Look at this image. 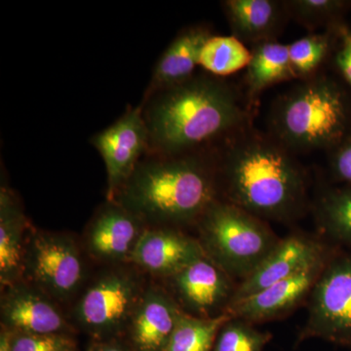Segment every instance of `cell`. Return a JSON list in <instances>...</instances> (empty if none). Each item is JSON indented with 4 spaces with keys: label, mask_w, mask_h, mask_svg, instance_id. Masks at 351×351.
<instances>
[{
    "label": "cell",
    "mask_w": 351,
    "mask_h": 351,
    "mask_svg": "<svg viewBox=\"0 0 351 351\" xmlns=\"http://www.w3.org/2000/svg\"><path fill=\"white\" fill-rule=\"evenodd\" d=\"M212 152L219 199L263 221L290 223L308 207L306 173L295 154L249 126Z\"/></svg>",
    "instance_id": "cell-1"
},
{
    "label": "cell",
    "mask_w": 351,
    "mask_h": 351,
    "mask_svg": "<svg viewBox=\"0 0 351 351\" xmlns=\"http://www.w3.org/2000/svg\"><path fill=\"white\" fill-rule=\"evenodd\" d=\"M217 76H193L154 95L144 113L149 147L158 156L201 152L251 126V108ZM247 101V100H246Z\"/></svg>",
    "instance_id": "cell-2"
},
{
    "label": "cell",
    "mask_w": 351,
    "mask_h": 351,
    "mask_svg": "<svg viewBox=\"0 0 351 351\" xmlns=\"http://www.w3.org/2000/svg\"><path fill=\"white\" fill-rule=\"evenodd\" d=\"M217 199L213 156L196 152L138 163L113 202L144 223L175 228L197 223Z\"/></svg>",
    "instance_id": "cell-3"
},
{
    "label": "cell",
    "mask_w": 351,
    "mask_h": 351,
    "mask_svg": "<svg viewBox=\"0 0 351 351\" xmlns=\"http://www.w3.org/2000/svg\"><path fill=\"white\" fill-rule=\"evenodd\" d=\"M269 122V135L292 154L329 152L351 131V92L321 73L279 96Z\"/></svg>",
    "instance_id": "cell-4"
},
{
    "label": "cell",
    "mask_w": 351,
    "mask_h": 351,
    "mask_svg": "<svg viewBox=\"0 0 351 351\" xmlns=\"http://www.w3.org/2000/svg\"><path fill=\"white\" fill-rule=\"evenodd\" d=\"M196 223L205 255L240 282L281 240L265 221L221 199L214 201Z\"/></svg>",
    "instance_id": "cell-5"
},
{
    "label": "cell",
    "mask_w": 351,
    "mask_h": 351,
    "mask_svg": "<svg viewBox=\"0 0 351 351\" xmlns=\"http://www.w3.org/2000/svg\"><path fill=\"white\" fill-rule=\"evenodd\" d=\"M145 289L140 274L123 265L101 272L73 307L75 326L93 339L122 338Z\"/></svg>",
    "instance_id": "cell-6"
},
{
    "label": "cell",
    "mask_w": 351,
    "mask_h": 351,
    "mask_svg": "<svg viewBox=\"0 0 351 351\" xmlns=\"http://www.w3.org/2000/svg\"><path fill=\"white\" fill-rule=\"evenodd\" d=\"M314 338L351 348V250L335 252L309 295L297 343Z\"/></svg>",
    "instance_id": "cell-7"
},
{
    "label": "cell",
    "mask_w": 351,
    "mask_h": 351,
    "mask_svg": "<svg viewBox=\"0 0 351 351\" xmlns=\"http://www.w3.org/2000/svg\"><path fill=\"white\" fill-rule=\"evenodd\" d=\"M85 279V265L75 240L68 235L34 232L27 240L24 280L57 302L75 297Z\"/></svg>",
    "instance_id": "cell-8"
},
{
    "label": "cell",
    "mask_w": 351,
    "mask_h": 351,
    "mask_svg": "<svg viewBox=\"0 0 351 351\" xmlns=\"http://www.w3.org/2000/svg\"><path fill=\"white\" fill-rule=\"evenodd\" d=\"M338 249L321 237L318 239L301 232L288 235L279 241L250 276L239 282L228 309L309 265L329 258Z\"/></svg>",
    "instance_id": "cell-9"
},
{
    "label": "cell",
    "mask_w": 351,
    "mask_h": 351,
    "mask_svg": "<svg viewBox=\"0 0 351 351\" xmlns=\"http://www.w3.org/2000/svg\"><path fill=\"white\" fill-rule=\"evenodd\" d=\"M92 144L105 162L108 199L113 201L149 147V130L142 108L128 110L112 125L97 134Z\"/></svg>",
    "instance_id": "cell-10"
},
{
    "label": "cell",
    "mask_w": 351,
    "mask_h": 351,
    "mask_svg": "<svg viewBox=\"0 0 351 351\" xmlns=\"http://www.w3.org/2000/svg\"><path fill=\"white\" fill-rule=\"evenodd\" d=\"M169 279L182 311L197 317L226 313L237 288L234 279L206 255Z\"/></svg>",
    "instance_id": "cell-11"
},
{
    "label": "cell",
    "mask_w": 351,
    "mask_h": 351,
    "mask_svg": "<svg viewBox=\"0 0 351 351\" xmlns=\"http://www.w3.org/2000/svg\"><path fill=\"white\" fill-rule=\"evenodd\" d=\"M1 327L24 334H71L73 328L49 295L27 280L3 288Z\"/></svg>",
    "instance_id": "cell-12"
},
{
    "label": "cell",
    "mask_w": 351,
    "mask_h": 351,
    "mask_svg": "<svg viewBox=\"0 0 351 351\" xmlns=\"http://www.w3.org/2000/svg\"><path fill=\"white\" fill-rule=\"evenodd\" d=\"M332 256L230 307L226 313L254 325L283 317L308 300Z\"/></svg>",
    "instance_id": "cell-13"
},
{
    "label": "cell",
    "mask_w": 351,
    "mask_h": 351,
    "mask_svg": "<svg viewBox=\"0 0 351 351\" xmlns=\"http://www.w3.org/2000/svg\"><path fill=\"white\" fill-rule=\"evenodd\" d=\"M205 256L199 240L170 226L145 228L130 263L152 276L170 277Z\"/></svg>",
    "instance_id": "cell-14"
},
{
    "label": "cell",
    "mask_w": 351,
    "mask_h": 351,
    "mask_svg": "<svg viewBox=\"0 0 351 351\" xmlns=\"http://www.w3.org/2000/svg\"><path fill=\"white\" fill-rule=\"evenodd\" d=\"M145 223L119 203L110 201L90 223L85 237L88 253L110 263H130Z\"/></svg>",
    "instance_id": "cell-15"
},
{
    "label": "cell",
    "mask_w": 351,
    "mask_h": 351,
    "mask_svg": "<svg viewBox=\"0 0 351 351\" xmlns=\"http://www.w3.org/2000/svg\"><path fill=\"white\" fill-rule=\"evenodd\" d=\"M182 308L174 295L156 286L145 289L123 338L135 351H164Z\"/></svg>",
    "instance_id": "cell-16"
},
{
    "label": "cell",
    "mask_w": 351,
    "mask_h": 351,
    "mask_svg": "<svg viewBox=\"0 0 351 351\" xmlns=\"http://www.w3.org/2000/svg\"><path fill=\"white\" fill-rule=\"evenodd\" d=\"M223 7L232 36L252 46L277 40L290 19L285 1L226 0Z\"/></svg>",
    "instance_id": "cell-17"
},
{
    "label": "cell",
    "mask_w": 351,
    "mask_h": 351,
    "mask_svg": "<svg viewBox=\"0 0 351 351\" xmlns=\"http://www.w3.org/2000/svg\"><path fill=\"white\" fill-rule=\"evenodd\" d=\"M27 219L11 189H0V283L6 288L24 280Z\"/></svg>",
    "instance_id": "cell-18"
},
{
    "label": "cell",
    "mask_w": 351,
    "mask_h": 351,
    "mask_svg": "<svg viewBox=\"0 0 351 351\" xmlns=\"http://www.w3.org/2000/svg\"><path fill=\"white\" fill-rule=\"evenodd\" d=\"M213 36L209 27L196 25L184 29L171 43L154 69L149 95L177 86L193 78L199 66L201 51Z\"/></svg>",
    "instance_id": "cell-19"
},
{
    "label": "cell",
    "mask_w": 351,
    "mask_h": 351,
    "mask_svg": "<svg viewBox=\"0 0 351 351\" xmlns=\"http://www.w3.org/2000/svg\"><path fill=\"white\" fill-rule=\"evenodd\" d=\"M246 69V100L250 108L267 88L287 80H295L288 45L278 40L252 46L251 60Z\"/></svg>",
    "instance_id": "cell-20"
},
{
    "label": "cell",
    "mask_w": 351,
    "mask_h": 351,
    "mask_svg": "<svg viewBox=\"0 0 351 351\" xmlns=\"http://www.w3.org/2000/svg\"><path fill=\"white\" fill-rule=\"evenodd\" d=\"M320 237L341 249L351 250V186L323 189L313 203Z\"/></svg>",
    "instance_id": "cell-21"
},
{
    "label": "cell",
    "mask_w": 351,
    "mask_h": 351,
    "mask_svg": "<svg viewBox=\"0 0 351 351\" xmlns=\"http://www.w3.org/2000/svg\"><path fill=\"white\" fill-rule=\"evenodd\" d=\"M341 27L309 32L304 38L289 44V57L295 80H309L323 73L325 64L331 63Z\"/></svg>",
    "instance_id": "cell-22"
},
{
    "label": "cell",
    "mask_w": 351,
    "mask_h": 351,
    "mask_svg": "<svg viewBox=\"0 0 351 351\" xmlns=\"http://www.w3.org/2000/svg\"><path fill=\"white\" fill-rule=\"evenodd\" d=\"M232 317L225 313L212 318L197 317L182 311L164 351H212L221 326Z\"/></svg>",
    "instance_id": "cell-23"
},
{
    "label": "cell",
    "mask_w": 351,
    "mask_h": 351,
    "mask_svg": "<svg viewBox=\"0 0 351 351\" xmlns=\"http://www.w3.org/2000/svg\"><path fill=\"white\" fill-rule=\"evenodd\" d=\"M289 18L308 29L330 31L346 25V14L351 9L348 0H288L285 1Z\"/></svg>",
    "instance_id": "cell-24"
},
{
    "label": "cell",
    "mask_w": 351,
    "mask_h": 351,
    "mask_svg": "<svg viewBox=\"0 0 351 351\" xmlns=\"http://www.w3.org/2000/svg\"><path fill=\"white\" fill-rule=\"evenodd\" d=\"M250 60L251 51L234 36H212L201 51L199 66L219 77L247 68Z\"/></svg>",
    "instance_id": "cell-25"
},
{
    "label": "cell",
    "mask_w": 351,
    "mask_h": 351,
    "mask_svg": "<svg viewBox=\"0 0 351 351\" xmlns=\"http://www.w3.org/2000/svg\"><path fill=\"white\" fill-rule=\"evenodd\" d=\"M271 339V332L232 316L219 329L212 351H263Z\"/></svg>",
    "instance_id": "cell-26"
},
{
    "label": "cell",
    "mask_w": 351,
    "mask_h": 351,
    "mask_svg": "<svg viewBox=\"0 0 351 351\" xmlns=\"http://www.w3.org/2000/svg\"><path fill=\"white\" fill-rule=\"evenodd\" d=\"M11 346L13 351H80L71 334L36 335L11 332Z\"/></svg>",
    "instance_id": "cell-27"
},
{
    "label": "cell",
    "mask_w": 351,
    "mask_h": 351,
    "mask_svg": "<svg viewBox=\"0 0 351 351\" xmlns=\"http://www.w3.org/2000/svg\"><path fill=\"white\" fill-rule=\"evenodd\" d=\"M327 154L332 179L338 184L351 186V131Z\"/></svg>",
    "instance_id": "cell-28"
},
{
    "label": "cell",
    "mask_w": 351,
    "mask_h": 351,
    "mask_svg": "<svg viewBox=\"0 0 351 351\" xmlns=\"http://www.w3.org/2000/svg\"><path fill=\"white\" fill-rule=\"evenodd\" d=\"M331 64L337 76L351 92V27L348 25L339 31Z\"/></svg>",
    "instance_id": "cell-29"
},
{
    "label": "cell",
    "mask_w": 351,
    "mask_h": 351,
    "mask_svg": "<svg viewBox=\"0 0 351 351\" xmlns=\"http://www.w3.org/2000/svg\"><path fill=\"white\" fill-rule=\"evenodd\" d=\"M85 351H135L125 339H93Z\"/></svg>",
    "instance_id": "cell-30"
},
{
    "label": "cell",
    "mask_w": 351,
    "mask_h": 351,
    "mask_svg": "<svg viewBox=\"0 0 351 351\" xmlns=\"http://www.w3.org/2000/svg\"><path fill=\"white\" fill-rule=\"evenodd\" d=\"M0 351H13L11 346V332L1 327L0 332Z\"/></svg>",
    "instance_id": "cell-31"
}]
</instances>
